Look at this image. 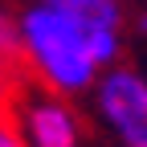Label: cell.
Masks as SVG:
<instances>
[{"mask_svg":"<svg viewBox=\"0 0 147 147\" xmlns=\"http://www.w3.org/2000/svg\"><path fill=\"white\" fill-rule=\"evenodd\" d=\"M0 147H25L21 131H16V123H12V110H0Z\"/></svg>","mask_w":147,"mask_h":147,"instance_id":"cell-7","label":"cell"},{"mask_svg":"<svg viewBox=\"0 0 147 147\" xmlns=\"http://www.w3.org/2000/svg\"><path fill=\"white\" fill-rule=\"evenodd\" d=\"M0 53L16 57V8L8 0H0Z\"/></svg>","mask_w":147,"mask_h":147,"instance_id":"cell-6","label":"cell"},{"mask_svg":"<svg viewBox=\"0 0 147 147\" xmlns=\"http://www.w3.org/2000/svg\"><path fill=\"white\" fill-rule=\"evenodd\" d=\"M12 123L25 147H82V115L69 98L49 90H25L12 106Z\"/></svg>","mask_w":147,"mask_h":147,"instance_id":"cell-3","label":"cell"},{"mask_svg":"<svg viewBox=\"0 0 147 147\" xmlns=\"http://www.w3.org/2000/svg\"><path fill=\"white\" fill-rule=\"evenodd\" d=\"M33 4H49V8H65L74 16H82L98 37H106L115 45H123V37H127V8H123V0H33Z\"/></svg>","mask_w":147,"mask_h":147,"instance_id":"cell-4","label":"cell"},{"mask_svg":"<svg viewBox=\"0 0 147 147\" xmlns=\"http://www.w3.org/2000/svg\"><path fill=\"white\" fill-rule=\"evenodd\" d=\"M25 94V69L16 57H4L0 53V110H12Z\"/></svg>","mask_w":147,"mask_h":147,"instance_id":"cell-5","label":"cell"},{"mask_svg":"<svg viewBox=\"0 0 147 147\" xmlns=\"http://www.w3.org/2000/svg\"><path fill=\"white\" fill-rule=\"evenodd\" d=\"M139 29H143V33H147V12H143V16H139Z\"/></svg>","mask_w":147,"mask_h":147,"instance_id":"cell-8","label":"cell"},{"mask_svg":"<svg viewBox=\"0 0 147 147\" xmlns=\"http://www.w3.org/2000/svg\"><path fill=\"white\" fill-rule=\"evenodd\" d=\"M123 45L106 41L90 29L82 16L49 4H29L16 12V61L25 78L41 90L61 98L90 94L106 65L119 61Z\"/></svg>","mask_w":147,"mask_h":147,"instance_id":"cell-1","label":"cell"},{"mask_svg":"<svg viewBox=\"0 0 147 147\" xmlns=\"http://www.w3.org/2000/svg\"><path fill=\"white\" fill-rule=\"evenodd\" d=\"M94 119L119 147H147V78L131 65H106L94 90Z\"/></svg>","mask_w":147,"mask_h":147,"instance_id":"cell-2","label":"cell"}]
</instances>
